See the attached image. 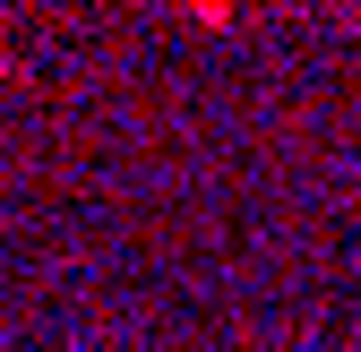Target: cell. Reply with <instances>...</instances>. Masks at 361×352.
<instances>
[{"mask_svg": "<svg viewBox=\"0 0 361 352\" xmlns=\"http://www.w3.org/2000/svg\"><path fill=\"white\" fill-rule=\"evenodd\" d=\"M190 9H198V18H224V9H233V0H190Z\"/></svg>", "mask_w": 361, "mask_h": 352, "instance_id": "obj_1", "label": "cell"}]
</instances>
